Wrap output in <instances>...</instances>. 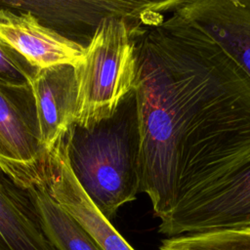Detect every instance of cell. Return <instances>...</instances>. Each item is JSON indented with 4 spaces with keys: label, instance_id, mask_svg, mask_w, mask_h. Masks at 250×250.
Instances as JSON below:
<instances>
[{
    "label": "cell",
    "instance_id": "obj_1",
    "mask_svg": "<svg viewBox=\"0 0 250 250\" xmlns=\"http://www.w3.org/2000/svg\"><path fill=\"white\" fill-rule=\"evenodd\" d=\"M140 192L161 219L250 154V78L176 12L136 42Z\"/></svg>",
    "mask_w": 250,
    "mask_h": 250
},
{
    "label": "cell",
    "instance_id": "obj_2",
    "mask_svg": "<svg viewBox=\"0 0 250 250\" xmlns=\"http://www.w3.org/2000/svg\"><path fill=\"white\" fill-rule=\"evenodd\" d=\"M67 163L78 184L109 222L140 192L142 135L133 89L115 111L90 127L72 124L63 138Z\"/></svg>",
    "mask_w": 250,
    "mask_h": 250
},
{
    "label": "cell",
    "instance_id": "obj_3",
    "mask_svg": "<svg viewBox=\"0 0 250 250\" xmlns=\"http://www.w3.org/2000/svg\"><path fill=\"white\" fill-rule=\"evenodd\" d=\"M146 22L128 18L102 21L83 61L74 67L77 85L75 124L90 127L109 117L134 89L136 42Z\"/></svg>",
    "mask_w": 250,
    "mask_h": 250
},
{
    "label": "cell",
    "instance_id": "obj_4",
    "mask_svg": "<svg viewBox=\"0 0 250 250\" xmlns=\"http://www.w3.org/2000/svg\"><path fill=\"white\" fill-rule=\"evenodd\" d=\"M250 227V154L160 219L168 237Z\"/></svg>",
    "mask_w": 250,
    "mask_h": 250
},
{
    "label": "cell",
    "instance_id": "obj_5",
    "mask_svg": "<svg viewBox=\"0 0 250 250\" xmlns=\"http://www.w3.org/2000/svg\"><path fill=\"white\" fill-rule=\"evenodd\" d=\"M0 169L24 189L47 187L50 153L41 143L30 85L0 82Z\"/></svg>",
    "mask_w": 250,
    "mask_h": 250
},
{
    "label": "cell",
    "instance_id": "obj_6",
    "mask_svg": "<svg viewBox=\"0 0 250 250\" xmlns=\"http://www.w3.org/2000/svg\"><path fill=\"white\" fill-rule=\"evenodd\" d=\"M184 0H2L0 7L27 11L41 23L86 48L102 21L108 18L141 20L148 25L164 20Z\"/></svg>",
    "mask_w": 250,
    "mask_h": 250
},
{
    "label": "cell",
    "instance_id": "obj_7",
    "mask_svg": "<svg viewBox=\"0 0 250 250\" xmlns=\"http://www.w3.org/2000/svg\"><path fill=\"white\" fill-rule=\"evenodd\" d=\"M175 12L210 37L250 78V0H184Z\"/></svg>",
    "mask_w": 250,
    "mask_h": 250
},
{
    "label": "cell",
    "instance_id": "obj_8",
    "mask_svg": "<svg viewBox=\"0 0 250 250\" xmlns=\"http://www.w3.org/2000/svg\"><path fill=\"white\" fill-rule=\"evenodd\" d=\"M0 40L39 69L58 64L76 67L85 48L49 28L27 11L0 7Z\"/></svg>",
    "mask_w": 250,
    "mask_h": 250
},
{
    "label": "cell",
    "instance_id": "obj_9",
    "mask_svg": "<svg viewBox=\"0 0 250 250\" xmlns=\"http://www.w3.org/2000/svg\"><path fill=\"white\" fill-rule=\"evenodd\" d=\"M30 86L41 143L50 153L75 122L77 85L74 67L58 64L42 68Z\"/></svg>",
    "mask_w": 250,
    "mask_h": 250
},
{
    "label": "cell",
    "instance_id": "obj_10",
    "mask_svg": "<svg viewBox=\"0 0 250 250\" xmlns=\"http://www.w3.org/2000/svg\"><path fill=\"white\" fill-rule=\"evenodd\" d=\"M46 188L54 200L83 227L102 250H135L78 184L67 163L63 140L50 152V178Z\"/></svg>",
    "mask_w": 250,
    "mask_h": 250
},
{
    "label": "cell",
    "instance_id": "obj_11",
    "mask_svg": "<svg viewBox=\"0 0 250 250\" xmlns=\"http://www.w3.org/2000/svg\"><path fill=\"white\" fill-rule=\"evenodd\" d=\"M0 250H58L42 229L28 190L1 169Z\"/></svg>",
    "mask_w": 250,
    "mask_h": 250
},
{
    "label": "cell",
    "instance_id": "obj_12",
    "mask_svg": "<svg viewBox=\"0 0 250 250\" xmlns=\"http://www.w3.org/2000/svg\"><path fill=\"white\" fill-rule=\"evenodd\" d=\"M27 190L46 236L58 250H102L83 227L54 200L46 187Z\"/></svg>",
    "mask_w": 250,
    "mask_h": 250
},
{
    "label": "cell",
    "instance_id": "obj_13",
    "mask_svg": "<svg viewBox=\"0 0 250 250\" xmlns=\"http://www.w3.org/2000/svg\"><path fill=\"white\" fill-rule=\"evenodd\" d=\"M179 250H250V227L163 239Z\"/></svg>",
    "mask_w": 250,
    "mask_h": 250
},
{
    "label": "cell",
    "instance_id": "obj_14",
    "mask_svg": "<svg viewBox=\"0 0 250 250\" xmlns=\"http://www.w3.org/2000/svg\"><path fill=\"white\" fill-rule=\"evenodd\" d=\"M39 68L23 56L0 40V82L14 85H31Z\"/></svg>",
    "mask_w": 250,
    "mask_h": 250
},
{
    "label": "cell",
    "instance_id": "obj_15",
    "mask_svg": "<svg viewBox=\"0 0 250 250\" xmlns=\"http://www.w3.org/2000/svg\"><path fill=\"white\" fill-rule=\"evenodd\" d=\"M160 250H179V249H176V248L170 246L164 240H162V243H161V246H160Z\"/></svg>",
    "mask_w": 250,
    "mask_h": 250
}]
</instances>
